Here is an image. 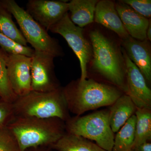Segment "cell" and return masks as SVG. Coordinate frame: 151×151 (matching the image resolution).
Segmentation results:
<instances>
[{
  "instance_id": "obj_1",
  "label": "cell",
  "mask_w": 151,
  "mask_h": 151,
  "mask_svg": "<svg viewBox=\"0 0 151 151\" xmlns=\"http://www.w3.org/2000/svg\"><path fill=\"white\" fill-rule=\"evenodd\" d=\"M62 89L68 111L76 116H80L86 111L111 106L124 94L115 86L93 79L72 82Z\"/></svg>"
},
{
  "instance_id": "obj_2",
  "label": "cell",
  "mask_w": 151,
  "mask_h": 151,
  "mask_svg": "<svg viewBox=\"0 0 151 151\" xmlns=\"http://www.w3.org/2000/svg\"><path fill=\"white\" fill-rule=\"evenodd\" d=\"M21 151L50 147L66 133L65 122L57 118H15L8 124Z\"/></svg>"
},
{
  "instance_id": "obj_3",
  "label": "cell",
  "mask_w": 151,
  "mask_h": 151,
  "mask_svg": "<svg viewBox=\"0 0 151 151\" xmlns=\"http://www.w3.org/2000/svg\"><path fill=\"white\" fill-rule=\"evenodd\" d=\"M93 70L125 94L128 92L125 62L122 50L98 30L89 33Z\"/></svg>"
},
{
  "instance_id": "obj_4",
  "label": "cell",
  "mask_w": 151,
  "mask_h": 151,
  "mask_svg": "<svg viewBox=\"0 0 151 151\" xmlns=\"http://www.w3.org/2000/svg\"><path fill=\"white\" fill-rule=\"evenodd\" d=\"M15 118H57L65 122L70 118L62 88L49 92L31 91L12 103Z\"/></svg>"
},
{
  "instance_id": "obj_5",
  "label": "cell",
  "mask_w": 151,
  "mask_h": 151,
  "mask_svg": "<svg viewBox=\"0 0 151 151\" xmlns=\"http://www.w3.org/2000/svg\"><path fill=\"white\" fill-rule=\"evenodd\" d=\"M65 127L66 133L94 141L105 150L112 151L115 137L110 126L109 110L70 117L65 122Z\"/></svg>"
},
{
  "instance_id": "obj_6",
  "label": "cell",
  "mask_w": 151,
  "mask_h": 151,
  "mask_svg": "<svg viewBox=\"0 0 151 151\" xmlns=\"http://www.w3.org/2000/svg\"><path fill=\"white\" fill-rule=\"evenodd\" d=\"M0 3L13 16L22 34L35 51L46 53L54 58L62 55L61 49L55 39L15 1L1 0Z\"/></svg>"
},
{
  "instance_id": "obj_7",
  "label": "cell",
  "mask_w": 151,
  "mask_h": 151,
  "mask_svg": "<svg viewBox=\"0 0 151 151\" xmlns=\"http://www.w3.org/2000/svg\"><path fill=\"white\" fill-rule=\"evenodd\" d=\"M50 31L62 36L78 58L81 69L80 81L87 78V66L92 55V48L84 37L83 29L76 25L70 20L67 13L53 25Z\"/></svg>"
},
{
  "instance_id": "obj_8",
  "label": "cell",
  "mask_w": 151,
  "mask_h": 151,
  "mask_svg": "<svg viewBox=\"0 0 151 151\" xmlns=\"http://www.w3.org/2000/svg\"><path fill=\"white\" fill-rule=\"evenodd\" d=\"M50 55L34 51L31 57V91L49 92L60 88L54 72L53 59Z\"/></svg>"
},
{
  "instance_id": "obj_9",
  "label": "cell",
  "mask_w": 151,
  "mask_h": 151,
  "mask_svg": "<svg viewBox=\"0 0 151 151\" xmlns=\"http://www.w3.org/2000/svg\"><path fill=\"white\" fill-rule=\"evenodd\" d=\"M125 62L128 92L137 108H151V90L142 73L132 62L124 49H121Z\"/></svg>"
},
{
  "instance_id": "obj_10",
  "label": "cell",
  "mask_w": 151,
  "mask_h": 151,
  "mask_svg": "<svg viewBox=\"0 0 151 151\" xmlns=\"http://www.w3.org/2000/svg\"><path fill=\"white\" fill-rule=\"evenodd\" d=\"M31 57L9 54L7 73L12 90L17 97L24 96L31 91Z\"/></svg>"
},
{
  "instance_id": "obj_11",
  "label": "cell",
  "mask_w": 151,
  "mask_h": 151,
  "mask_svg": "<svg viewBox=\"0 0 151 151\" xmlns=\"http://www.w3.org/2000/svg\"><path fill=\"white\" fill-rule=\"evenodd\" d=\"M27 12L47 31L59 21L68 12L66 2L51 0H29Z\"/></svg>"
},
{
  "instance_id": "obj_12",
  "label": "cell",
  "mask_w": 151,
  "mask_h": 151,
  "mask_svg": "<svg viewBox=\"0 0 151 151\" xmlns=\"http://www.w3.org/2000/svg\"><path fill=\"white\" fill-rule=\"evenodd\" d=\"M123 48L132 62L142 73L146 81H151L150 48L147 40L140 41L129 36L122 40Z\"/></svg>"
},
{
  "instance_id": "obj_13",
  "label": "cell",
  "mask_w": 151,
  "mask_h": 151,
  "mask_svg": "<svg viewBox=\"0 0 151 151\" xmlns=\"http://www.w3.org/2000/svg\"><path fill=\"white\" fill-rule=\"evenodd\" d=\"M115 6L124 27L129 35L140 41L147 40V31L150 20L138 13L122 1L117 3Z\"/></svg>"
},
{
  "instance_id": "obj_14",
  "label": "cell",
  "mask_w": 151,
  "mask_h": 151,
  "mask_svg": "<svg viewBox=\"0 0 151 151\" xmlns=\"http://www.w3.org/2000/svg\"><path fill=\"white\" fill-rule=\"evenodd\" d=\"M94 19L96 23L113 31L122 40L129 36L124 27L115 4L112 1L102 0L98 1Z\"/></svg>"
},
{
  "instance_id": "obj_15",
  "label": "cell",
  "mask_w": 151,
  "mask_h": 151,
  "mask_svg": "<svg viewBox=\"0 0 151 151\" xmlns=\"http://www.w3.org/2000/svg\"><path fill=\"white\" fill-rule=\"evenodd\" d=\"M109 109L110 126L113 133H117L132 116L137 108L129 95L123 94Z\"/></svg>"
},
{
  "instance_id": "obj_16",
  "label": "cell",
  "mask_w": 151,
  "mask_h": 151,
  "mask_svg": "<svg viewBox=\"0 0 151 151\" xmlns=\"http://www.w3.org/2000/svg\"><path fill=\"white\" fill-rule=\"evenodd\" d=\"M96 0H72L68 3L70 20L82 28L94 22Z\"/></svg>"
},
{
  "instance_id": "obj_17",
  "label": "cell",
  "mask_w": 151,
  "mask_h": 151,
  "mask_svg": "<svg viewBox=\"0 0 151 151\" xmlns=\"http://www.w3.org/2000/svg\"><path fill=\"white\" fill-rule=\"evenodd\" d=\"M50 148L57 151H107L87 139L66 132Z\"/></svg>"
},
{
  "instance_id": "obj_18",
  "label": "cell",
  "mask_w": 151,
  "mask_h": 151,
  "mask_svg": "<svg viewBox=\"0 0 151 151\" xmlns=\"http://www.w3.org/2000/svg\"><path fill=\"white\" fill-rule=\"evenodd\" d=\"M133 148L151 141V108H137Z\"/></svg>"
},
{
  "instance_id": "obj_19",
  "label": "cell",
  "mask_w": 151,
  "mask_h": 151,
  "mask_svg": "<svg viewBox=\"0 0 151 151\" xmlns=\"http://www.w3.org/2000/svg\"><path fill=\"white\" fill-rule=\"evenodd\" d=\"M136 117L132 116L117 132L112 151H132L135 139Z\"/></svg>"
},
{
  "instance_id": "obj_20",
  "label": "cell",
  "mask_w": 151,
  "mask_h": 151,
  "mask_svg": "<svg viewBox=\"0 0 151 151\" xmlns=\"http://www.w3.org/2000/svg\"><path fill=\"white\" fill-rule=\"evenodd\" d=\"M12 14L0 3V33L25 46L27 42L17 27L12 18Z\"/></svg>"
},
{
  "instance_id": "obj_21",
  "label": "cell",
  "mask_w": 151,
  "mask_h": 151,
  "mask_svg": "<svg viewBox=\"0 0 151 151\" xmlns=\"http://www.w3.org/2000/svg\"><path fill=\"white\" fill-rule=\"evenodd\" d=\"M8 54L0 48V97L3 101L13 103L17 97L12 90L7 73Z\"/></svg>"
},
{
  "instance_id": "obj_22",
  "label": "cell",
  "mask_w": 151,
  "mask_h": 151,
  "mask_svg": "<svg viewBox=\"0 0 151 151\" xmlns=\"http://www.w3.org/2000/svg\"><path fill=\"white\" fill-rule=\"evenodd\" d=\"M0 47L9 54L22 55L32 57L34 50L29 46H25L7 37L0 33Z\"/></svg>"
},
{
  "instance_id": "obj_23",
  "label": "cell",
  "mask_w": 151,
  "mask_h": 151,
  "mask_svg": "<svg viewBox=\"0 0 151 151\" xmlns=\"http://www.w3.org/2000/svg\"><path fill=\"white\" fill-rule=\"evenodd\" d=\"M0 151H21L15 138L7 127L0 129Z\"/></svg>"
},
{
  "instance_id": "obj_24",
  "label": "cell",
  "mask_w": 151,
  "mask_h": 151,
  "mask_svg": "<svg viewBox=\"0 0 151 151\" xmlns=\"http://www.w3.org/2000/svg\"><path fill=\"white\" fill-rule=\"evenodd\" d=\"M122 1L146 18L148 19L151 17V0H124Z\"/></svg>"
},
{
  "instance_id": "obj_25",
  "label": "cell",
  "mask_w": 151,
  "mask_h": 151,
  "mask_svg": "<svg viewBox=\"0 0 151 151\" xmlns=\"http://www.w3.org/2000/svg\"><path fill=\"white\" fill-rule=\"evenodd\" d=\"M14 119L12 103L0 101V129L7 127Z\"/></svg>"
},
{
  "instance_id": "obj_26",
  "label": "cell",
  "mask_w": 151,
  "mask_h": 151,
  "mask_svg": "<svg viewBox=\"0 0 151 151\" xmlns=\"http://www.w3.org/2000/svg\"><path fill=\"white\" fill-rule=\"evenodd\" d=\"M132 151H151V142H146L135 147Z\"/></svg>"
},
{
  "instance_id": "obj_27",
  "label": "cell",
  "mask_w": 151,
  "mask_h": 151,
  "mask_svg": "<svg viewBox=\"0 0 151 151\" xmlns=\"http://www.w3.org/2000/svg\"><path fill=\"white\" fill-rule=\"evenodd\" d=\"M25 151H52V150L50 147H40L29 149Z\"/></svg>"
},
{
  "instance_id": "obj_28",
  "label": "cell",
  "mask_w": 151,
  "mask_h": 151,
  "mask_svg": "<svg viewBox=\"0 0 151 151\" xmlns=\"http://www.w3.org/2000/svg\"><path fill=\"white\" fill-rule=\"evenodd\" d=\"M147 39L149 40H151V20L150 21V24L148 27L147 31Z\"/></svg>"
},
{
  "instance_id": "obj_29",
  "label": "cell",
  "mask_w": 151,
  "mask_h": 151,
  "mask_svg": "<svg viewBox=\"0 0 151 151\" xmlns=\"http://www.w3.org/2000/svg\"><path fill=\"white\" fill-rule=\"evenodd\" d=\"M2 100H2L1 98V97H0V101H2Z\"/></svg>"
}]
</instances>
